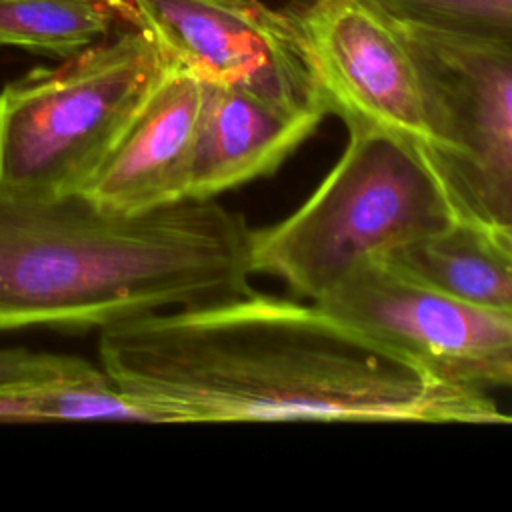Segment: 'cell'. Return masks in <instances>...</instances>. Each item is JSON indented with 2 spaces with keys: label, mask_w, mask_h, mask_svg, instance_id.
<instances>
[{
  "label": "cell",
  "mask_w": 512,
  "mask_h": 512,
  "mask_svg": "<svg viewBox=\"0 0 512 512\" xmlns=\"http://www.w3.org/2000/svg\"><path fill=\"white\" fill-rule=\"evenodd\" d=\"M100 368L152 422L512 424L318 304L250 290L100 330Z\"/></svg>",
  "instance_id": "cell-1"
},
{
  "label": "cell",
  "mask_w": 512,
  "mask_h": 512,
  "mask_svg": "<svg viewBox=\"0 0 512 512\" xmlns=\"http://www.w3.org/2000/svg\"><path fill=\"white\" fill-rule=\"evenodd\" d=\"M252 228L216 198L110 212L0 184V330L104 328L252 288Z\"/></svg>",
  "instance_id": "cell-2"
},
{
  "label": "cell",
  "mask_w": 512,
  "mask_h": 512,
  "mask_svg": "<svg viewBox=\"0 0 512 512\" xmlns=\"http://www.w3.org/2000/svg\"><path fill=\"white\" fill-rule=\"evenodd\" d=\"M456 212L422 154L400 138L348 132L314 192L288 216L252 228V270L316 302L354 266L446 228Z\"/></svg>",
  "instance_id": "cell-3"
},
{
  "label": "cell",
  "mask_w": 512,
  "mask_h": 512,
  "mask_svg": "<svg viewBox=\"0 0 512 512\" xmlns=\"http://www.w3.org/2000/svg\"><path fill=\"white\" fill-rule=\"evenodd\" d=\"M174 66L142 28L120 30L0 90V184L82 192Z\"/></svg>",
  "instance_id": "cell-4"
},
{
  "label": "cell",
  "mask_w": 512,
  "mask_h": 512,
  "mask_svg": "<svg viewBox=\"0 0 512 512\" xmlns=\"http://www.w3.org/2000/svg\"><path fill=\"white\" fill-rule=\"evenodd\" d=\"M400 22L424 94L430 132L424 162L456 218L512 226V50Z\"/></svg>",
  "instance_id": "cell-5"
},
{
  "label": "cell",
  "mask_w": 512,
  "mask_h": 512,
  "mask_svg": "<svg viewBox=\"0 0 512 512\" xmlns=\"http://www.w3.org/2000/svg\"><path fill=\"white\" fill-rule=\"evenodd\" d=\"M314 304L438 378L512 388V314L434 290L384 258L360 262Z\"/></svg>",
  "instance_id": "cell-6"
},
{
  "label": "cell",
  "mask_w": 512,
  "mask_h": 512,
  "mask_svg": "<svg viewBox=\"0 0 512 512\" xmlns=\"http://www.w3.org/2000/svg\"><path fill=\"white\" fill-rule=\"evenodd\" d=\"M170 64L202 82L236 86L288 110L322 112L294 8L262 0H132Z\"/></svg>",
  "instance_id": "cell-7"
},
{
  "label": "cell",
  "mask_w": 512,
  "mask_h": 512,
  "mask_svg": "<svg viewBox=\"0 0 512 512\" xmlns=\"http://www.w3.org/2000/svg\"><path fill=\"white\" fill-rule=\"evenodd\" d=\"M294 10L326 114L424 154V94L400 18L380 0H306Z\"/></svg>",
  "instance_id": "cell-8"
},
{
  "label": "cell",
  "mask_w": 512,
  "mask_h": 512,
  "mask_svg": "<svg viewBox=\"0 0 512 512\" xmlns=\"http://www.w3.org/2000/svg\"><path fill=\"white\" fill-rule=\"evenodd\" d=\"M200 104L202 80L170 66L82 194L120 214L188 198Z\"/></svg>",
  "instance_id": "cell-9"
},
{
  "label": "cell",
  "mask_w": 512,
  "mask_h": 512,
  "mask_svg": "<svg viewBox=\"0 0 512 512\" xmlns=\"http://www.w3.org/2000/svg\"><path fill=\"white\" fill-rule=\"evenodd\" d=\"M322 118V112L288 110L236 86L202 82L188 196L216 198L272 174Z\"/></svg>",
  "instance_id": "cell-10"
},
{
  "label": "cell",
  "mask_w": 512,
  "mask_h": 512,
  "mask_svg": "<svg viewBox=\"0 0 512 512\" xmlns=\"http://www.w3.org/2000/svg\"><path fill=\"white\" fill-rule=\"evenodd\" d=\"M382 258L434 290L512 314V254L474 222L456 218Z\"/></svg>",
  "instance_id": "cell-11"
},
{
  "label": "cell",
  "mask_w": 512,
  "mask_h": 512,
  "mask_svg": "<svg viewBox=\"0 0 512 512\" xmlns=\"http://www.w3.org/2000/svg\"><path fill=\"white\" fill-rule=\"evenodd\" d=\"M138 28L132 0H0V46L72 56Z\"/></svg>",
  "instance_id": "cell-12"
},
{
  "label": "cell",
  "mask_w": 512,
  "mask_h": 512,
  "mask_svg": "<svg viewBox=\"0 0 512 512\" xmlns=\"http://www.w3.org/2000/svg\"><path fill=\"white\" fill-rule=\"evenodd\" d=\"M20 420L152 422L96 366L70 376L0 384V422Z\"/></svg>",
  "instance_id": "cell-13"
},
{
  "label": "cell",
  "mask_w": 512,
  "mask_h": 512,
  "mask_svg": "<svg viewBox=\"0 0 512 512\" xmlns=\"http://www.w3.org/2000/svg\"><path fill=\"white\" fill-rule=\"evenodd\" d=\"M400 18L512 50V0H380Z\"/></svg>",
  "instance_id": "cell-14"
},
{
  "label": "cell",
  "mask_w": 512,
  "mask_h": 512,
  "mask_svg": "<svg viewBox=\"0 0 512 512\" xmlns=\"http://www.w3.org/2000/svg\"><path fill=\"white\" fill-rule=\"evenodd\" d=\"M90 364L84 358L52 354V352H34L26 348H2L0 350V384L26 382V380H44L70 376L90 370Z\"/></svg>",
  "instance_id": "cell-15"
},
{
  "label": "cell",
  "mask_w": 512,
  "mask_h": 512,
  "mask_svg": "<svg viewBox=\"0 0 512 512\" xmlns=\"http://www.w3.org/2000/svg\"><path fill=\"white\" fill-rule=\"evenodd\" d=\"M490 238L500 244L508 254H512V226H482Z\"/></svg>",
  "instance_id": "cell-16"
}]
</instances>
